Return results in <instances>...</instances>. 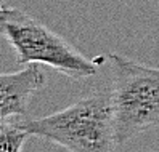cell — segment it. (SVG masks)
<instances>
[{"label": "cell", "mask_w": 159, "mask_h": 152, "mask_svg": "<svg viewBox=\"0 0 159 152\" xmlns=\"http://www.w3.org/2000/svg\"><path fill=\"white\" fill-rule=\"evenodd\" d=\"M2 2H5V0H2Z\"/></svg>", "instance_id": "6"}, {"label": "cell", "mask_w": 159, "mask_h": 152, "mask_svg": "<svg viewBox=\"0 0 159 152\" xmlns=\"http://www.w3.org/2000/svg\"><path fill=\"white\" fill-rule=\"evenodd\" d=\"M111 67V102L117 144L159 127V67L108 54Z\"/></svg>", "instance_id": "3"}, {"label": "cell", "mask_w": 159, "mask_h": 152, "mask_svg": "<svg viewBox=\"0 0 159 152\" xmlns=\"http://www.w3.org/2000/svg\"><path fill=\"white\" fill-rule=\"evenodd\" d=\"M0 26L3 37L16 53L18 64H47L74 80H85L93 77L98 64L105 61L103 56L87 58L50 27L18 8L3 5Z\"/></svg>", "instance_id": "2"}, {"label": "cell", "mask_w": 159, "mask_h": 152, "mask_svg": "<svg viewBox=\"0 0 159 152\" xmlns=\"http://www.w3.org/2000/svg\"><path fill=\"white\" fill-rule=\"evenodd\" d=\"M21 123L31 136H39L69 152H116L109 90H97L61 111Z\"/></svg>", "instance_id": "1"}, {"label": "cell", "mask_w": 159, "mask_h": 152, "mask_svg": "<svg viewBox=\"0 0 159 152\" xmlns=\"http://www.w3.org/2000/svg\"><path fill=\"white\" fill-rule=\"evenodd\" d=\"M47 77L37 64H27L23 71L3 72L0 75V119L24 117L27 104L34 94L43 88Z\"/></svg>", "instance_id": "4"}, {"label": "cell", "mask_w": 159, "mask_h": 152, "mask_svg": "<svg viewBox=\"0 0 159 152\" xmlns=\"http://www.w3.org/2000/svg\"><path fill=\"white\" fill-rule=\"evenodd\" d=\"M31 135L26 131L23 123L2 122L0 128V152H21L26 139Z\"/></svg>", "instance_id": "5"}]
</instances>
